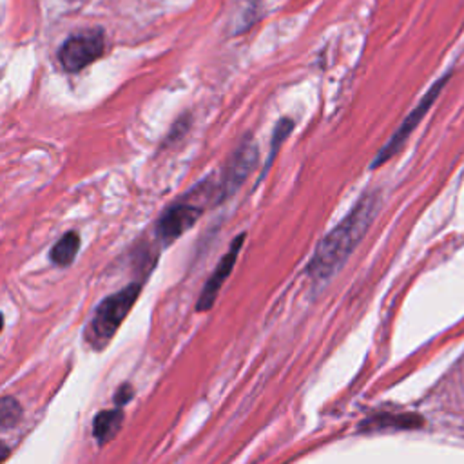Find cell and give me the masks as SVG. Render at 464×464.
<instances>
[{
	"label": "cell",
	"instance_id": "cell-1",
	"mask_svg": "<svg viewBox=\"0 0 464 464\" xmlns=\"http://www.w3.org/2000/svg\"><path fill=\"white\" fill-rule=\"evenodd\" d=\"M381 208V194L377 190L366 192L352 207V210L319 241L308 263V274L314 281H326L339 272V268L352 256L372 227Z\"/></svg>",
	"mask_w": 464,
	"mask_h": 464
},
{
	"label": "cell",
	"instance_id": "cell-2",
	"mask_svg": "<svg viewBox=\"0 0 464 464\" xmlns=\"http://www.w3.org/2000/svg\"><path fill=\"white\" fill-rule=\"evenodd\" d=\"M140 288L141 286L138 283H130L120 292L105 297L98 304L89 328V339L92 344L103 346L112 339V335L116 334V330L120 328L127 314L130 312L132 304L136 303L140 295Z\"/></svg>",
	"mask_w": 464,
	"mask_h": 464
},
{
	"label": "cell",
	"instance_id": "cell-3",
	"mask_svg": "<svg viewBox=\"0 0 464 464\" xmlns=\"http://www.w3.org/2000/svg\"><path fill=\"white\" fill-rule=\"evenodd\" d=\"M451 72H446L444 76H440L430 89L428 92L420 98V102L408 112V116L402 120V123H399L397 130L392 134V138L379 149V152L375 154L373 161H372V169H377L379 165L390 161L406 143V140L410 138V134L413 132V129L422 121V118L428 114V111L431 109V105L435 103V100L439 98L440 91L444 89V85L448 83Z\"/></svg>",
	"mask_w": 464,
	"mask_h": 464
},
{
	"label": "cell",
	"instance_id": "cell-4",
	"mask_svg": "<svg viewBox=\"0 0 464 464\" xmlns=\"http://www.w3.org/2000/svg\"><path fill=\"white\" fill-rule=\"evenodd\" d=\"M103 53V34L102 31H83L72 34L65 40L60 49V62L65 71L76 72L98 60Z\"/></svg>",
	"mask_w": 464,
	"mask_h": 464
},
{
	"label": "cell",
	"instance_id": "cell-5",
	"mask_svg": "<svg viewBox=\"0 0 464 464\" xmlns=\"http://www.w3.org/2000/svg\"><path fill=\"white\" fill-rule=\"evenodd\" d=\"M256 161H257V145L250 136H246L241 140V143L236 147L230 160L227 161L221 190H219V201L232 196L237 190V187H241V183L254 170Z\"/></svg>",
	"mask_w": 464,
	"mask_h": 464
},
{
	"label": "cell",
	"instance_id": "cell-6",
	"mask_svg": "<svg viewBox=\"0 0 464 464\" xmlns=\"http://www.w3.org/2000/svg\"><path fill=\"white\" fill-rule=\"evenodd\" d=\"M243 243H245V234L236 236L234 241L230 243L227 254L219 259L218 266L214 268L212 276L207 279V283H205V286H203V290H201V294H199V299H198V304H196L198 312L208 310V308L214 304L219 288L223 286L225 279L230 276L232 268H234V265H236V259H237V256H239V250H241Z\"/></svg>",
	"mask_w": 464,
	"mask_h": 464
},
{
	"label": "cell",
	"instance_id": "cell-7",
	"mask_svg": "<svg viewBox=\"0 0 464 464\" xmlns=\"http://www.w3.org/2000/svg\"><path fill=\"white\" fill-rule=\"evenodd\" d=\"M199 216H201L199 207L190 203H178L170 207L158 221V236L165 243H170L176 237H179L183 232H187Z\"/></svg>",
	"mask_w": 464,
	"mask_h": 464
},
{
	"label": "cell",
	"instance_id": "cell-8",
	"mask_svg": "<svg viewBox=\"0 0 464 464\" xmlns=\"http://www.w3.org/2000/svg\"><path fill=\"white\" fill-rule=\"evenodd\" d=\"M121 424H123L121 408L116 406V408H111V410H103L94 417L92 435L98 440V444H107L109 440H112L116 437Z\"/></svg>",
	"mask_w": 464,
	"mask_h": 464
},
{
	"label": "cell",
	"instance_id": "cell-9",
	"mask_svg": "<svg viewBox=\"0 0 464 464\" xmlns=\"http://www.w3.org/2000/svg\"><path fill=\"white\" fill-rule=\"evenodd\" d=\"M80 248V236L76 232L63 234L49 252V257L58 266H69Z\"/></svg>",
	"mask_w": 464,
	"mask_h": 464
},
{
	"label": "cell",
	"instance_id": "cell-10",
	"mask_svg": "<svg viewBox=\"0 0 464 464\" xmlns=\"http://www.w3.org/2000/svg\"><path fill=\"white\" fill-rule=\"evenodd\" d=\"M24 410L14 397H0V430L14 428L22 420Z\"/></svg>",
	"mask_w": 464,
	"mask_h": 464
},
{
	"label": "cell",
	"instance_id": "cell-11",
	"mask_svg": "<svg viewBox=\"0 0 464 464\" xmlns=\"http://www.w3.org/2000/svg\"><path fill=\"white\" fill-rule=\"evenodd\" d=\"M256 11H257V4L256 0H239V5H236L234 9V33H243L245 29H248L252 25V22L256 20Z\"/></svg>",
	"mask_w": 464,
	"mask_h": 464
},
{
	"label": "cell",
	"instance_id": "cell-12",
	"mask_svg": "<svg viewBox=\"0 0 464 464\" xmlns=\"http://www.w3.org/2000/svg\"><path fill=\"white\" fill-rule=\"evenodd\" d=\"M292 127H294L292 120H279V121H277V125H276V129H274V132H272V140H270V156H268V160H266L265 172H266V169H270V165H272V161H274V158H276V154H277L281 143L286 140V136L290 134Z\"/></svg>",
	"mask_w": 464,
	"mask_h": 464
},
{
	"label": "cell",
	"instance_id": "cell-13",
	"mask_svg": "<svg viewBox=\"0 0 464 464\" xmlns=\"http://www.w3.org/2000/svg\"><path fill=\"white\" fill-rule=\"evenodd\" d=\"M132 397V386L130 384H121L114 395V402L118 408H121L129 399Z\"/></svg>",
	"mask_w": 464,
	"mask_h": 464
},
{
	"label": "cell",
	"instance_id": "cell-14",
	"mask_svg": "<svg viewBox=\"0 0 464 464\" xmlns=\"http://www.w3.org/2000/svg\"><path fill=\"white\" fill-rule=\"evenodd\" d=\"M7 455H9V450H7V446H5L4 442H0V462H4V460L7 459Z\"/></svg>",
	"mask_w": 464,
	"mask_h": 464
},
{
	"label": "cell",
	"instance_id": "cell-15",
	"mask_svg": "<svg viewBox=\"0 0 464 464\" xmlns=\"http://www.w3.org/2000/svg\"><path fill=\"white\" fill-rule=\"evenodd\" d=\"M4 328V315H2V312H0V330Z\"/></svg>",
	"mask_w": 464,
	"mask_h": 464
}]
</instances>
